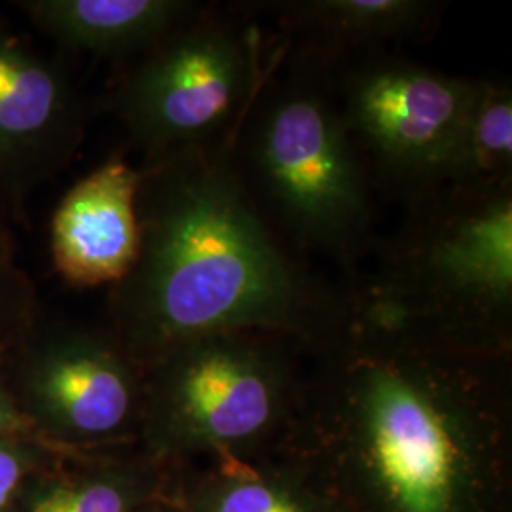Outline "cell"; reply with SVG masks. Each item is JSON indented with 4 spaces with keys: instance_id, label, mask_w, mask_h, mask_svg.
I'll return each mask as SVG.
<instances>
[{
    "instance_id": "7",
    "label": "cell",
    "mask_w": 512,
    "mask_h": 512,
    "mask_svg": "<svg viewBox=\"0 0 512 512\" xmlns=\"http://www.w3.org/2000/svg\"><path fill=\"white\" fill-rule=\"evenodd\" d=\"M323 61L374 188L410 209L440 194L475 80L440 73L395 48Z\"/></svg>"
},
{
    "instance_id": "4",
    "label": "cell",
    "mask_w": 512,
    "mask_h": 512,
    "mask_svg": "<svg viewBox=\"0 0 512 512\" xmlns=\"http://www.w3.org/2000/svg\"><path fill=\"white\" fill-rule=\"evenodd\" d=\"M374 253L376 266L346 285L353 313L463 348L512 351V188L440 192Z\"/></svg>"
},
{
    "instance_id": "3",
    "label": "cell",
    "mask_w": 512,
    "mask_h": 512,
    "mask_svg": "<svg viewBox=\"0 0 512 512\" xmlns=\"http://www.w3.org/2000/svg\"><path fill=\"white\" fill-rule=\"evenodd\" d=\"M230 158L258 213L296 255L330 260L344 285L359 275L378 245L376 188L319 55L277 42Z\"/></svg>"
},
{
    "instance_id": "11",
    "label": "cell",
    "mask_w": 512,
    "mask_h": 512,
    "mask_svg": "<svg viewBox=\"0 0 512 512\" xmlns=\"http://www.w3.org/2000/svg\"><path fill=\"white\" fill-rule=\"evenodd\" d=\"M169 471L165 503L173 512H342L283 442L256 452H215Z\"/></svg>"
},
{
    "instance_id": "12",
    "label": "cell",
    "mask_w": 512,
    "mask_h": 512,
    "mask_svg": "<svg viewBox=\"0 0 512 512\" xmlns=\"http://www.w3.org/2000/svg\"><path fill=\"white\" fill-rule=\"evenodd\" d=\"M247 8L272 16L287 42L323 59L427 40L444 10L427 0H287Z\"/></svg>"
},
{
    "instance_id": "14",
    "label": "cell",
    "mask_w": 512,
    "mask_h": 512,
    "mask_svg": "<svg viewBox=\"0 0 512 512\" xmlns=\"http://www.w3.org/2000/svg\"><path fill=\"white\" fill-rule=\"evenodd\" d=\"M192 0H21L18 8L61 46L135 59L202 14Z\"/></svg>"
},
{
    "instance_id": "8",
    "label": "cell",
    "mask_w": 512,
    "mask_h": 512,
    "mask_svg": "<svg viewBox=\"0 0 512 512\" xmlns=\"http://www.w3.org/2000/svg\"><path fill=\"white\" fill-rule=\"evenodd\" d=\"M6 382L38 439L65 452L137 448L145 374L109 329L46 321L6 357Z\"/></svg>"
},
{
    "instance_id": "19",
    "label": "cell",
    "mask_w": 512,
    "mask_h": 512,
    "mask_svg": "<svg viewBox=\"0 0 512 512\" xmlns=\"http://www.w3.org/2000/svg\"><path fill=\"white\" fill-rule=\"evenodd\" d=\"M139 512H173L169 509V505L162 501V503H154V505H150L147 509H143V511Z\"/></svg>"
},
{
    "instance_id": "5",
    "label": "cell",
    "mask_w": 512,
    "mask_h": 512,
    "mask_svg": "<svg viewBox=\"0 0 512 512\" xmlns=\"http://www.w3.org/2000/svg\"><path fill=\"white\" fill-rule=\"evenodd\" d=\"M308 349L266 330L203 334L143 368L137 448L167 467L215 452L281 444L293 420Z\"/></svg>"
},
{
    "instance_id": "20",
    "label": "cell",
    "mask_w": 512,
    "mask_h": 512,
    "mask_svg": "<svg viewBox=\"0 0 512 512\" xmlns=\"http://www.w3.org/2000/svg\"><path fill=\"white\" fill-rule=\"evenodd\" d=\"M0 213H4V211H2V209H0Z\"/></svg>"
},
{
    "instance_id": "17",
    "label": "cell",
    "mask_w": 512,
    "mask_h": 512,
    "mask_svg": "<svg viewBox=\"0 0 512 512\" xmlns=\"http://www.w3.org/2000/svg\"><path fill=\"white\" fill-rule=\"evenodd\" d=\"M71 452L59 450L33 435L0 433V512H8L21 486L38 471Z\"/></svg>"
},
{
    "instance_id": "18",
    "label": "cell",
    "mask_w": 512,
    "mask_h": 512,
    "mask_svg": "<svg viewBox=\"0 0 512 512\" xmlns=\"http://www.w3.org/2000/svg\"><path fill=\"white\" fill-rule=\"evenodd\" d=\"M6 357L8 351H0V433H21L37 437L27 421L19 414L6 382ZM38 439V437H37Z\"/></svg>"
},
{
    "instance_id": "1",
    "label": "cell",
    "mask_w": 512,
    "mask_h": 512,
    "mask_svg": "<svg viewBox=\"0 0 512 512\" xmlns=\"http://www.w3.org/2000/svg\"><path fill=\"white\" fill-rule=\"evenodd\" d=\"M283 444L342 512H512V351L349 313Z\"/></svg>"
},
{
    "instance_id": "10",
    "label": "cell",
    "mask_w": 512,
    "mask_h": 512,
    "mask_svg": "<svg viewBox=\"0 0 512 512\" xmlns=\"http://www.w3.org/2000/svg\"><path fill=\"white\" fill-rule=\"evenodd\" d=\"M139 183L141 169L116 154L63 196L52 217L50 249L67 285L114 287L131 272L141 243Z\"/></svg>"
},
{
    "instance_id": "15",
    "label": "cell",
    "mask_w": 512,
    "mask_h": 512,
    "mask_svg": "<svg viewBox=\"0 0 512 512\" xmlns=\"http://www.w3.org/2000/svg\"><path fill=\"white\" fill-rule=\"evenodd\" d=\"M512 188V88L475 78L442 192L484 196Z\"/></svg>"
},
{
    "instance_id": "13",
    "label": "cell",
    "mask_w": 512,
    "mask_h": 512,
    "mask_svg": "<svg viewBox=\"0 0 512 512\" xmlns=\"http://www.w3.org/2000/svg\"><path fill=\"white\" fill-rule=\"evenodd\" d=\"M169 475L139 448L71 452L31 476L8 512H139L165 501Z\"/></svg>"
},
{
    "instance_id": "2",
    "label": "cell",
    "mask_w": 512,
    "mask_h": 512,
    "mask_svg": "<svg viewBox=\"0 0 512 512\" xmlns=\"http://www.w3.org/2000/svg\"><path fill=\"white\" fill-rule=\"evenodd\" d=\"M139 169V253L110 287L107 327L137 365L213 332L266 330L313 351L346 327L348 287L275 234L239 181L230 145Z\"/></svg>"
},
{
    "instance_id": "6",
    "label": "cell",
    "mask_w": 512,
    "mask_h": 512,
    "mask_svg": "<svg viewBox=\"0 0 512 512\" xmlns=\"http://www.w3.org/2000/svg\"><path fill=\"white\" fill-rule=\"evenodd\" d=\"M277 42L266 48L243 8L207 6L135 57L114 86L110 109L143 164L188 148L230 145Z\"/></svg>"
},
{
    "instance_id": "9",
    "label": "cell",
    "mask_w": 512,
    "mask_h": 512,
    "mask_svg": "<svg viewBox=\"0 0 512 512\" xmlns=\"http://www.w3.org/2000/svg\"><path fill=\"white\" fill-rule=\"evenodd\" d=\"M84 105L71 78L0 12V207L16 222L40 184L73 160Z\"/></svg>"
},
{
    "instance_id": "16",
    "label": "cell",
    "mask_w": 512,
    "mask_h": 512,
    "mask_svg": "<svg viewBox=\"0 0 512 512\" xmlns=\"http://www.w3.org/2000/svg\"><path fill=\"white\" fill-rule=\"evenodd\" d=\"M38 317L35 283L19 268L14 239L0 219V351H10Z\"/></svg>"
}]
</instances>
